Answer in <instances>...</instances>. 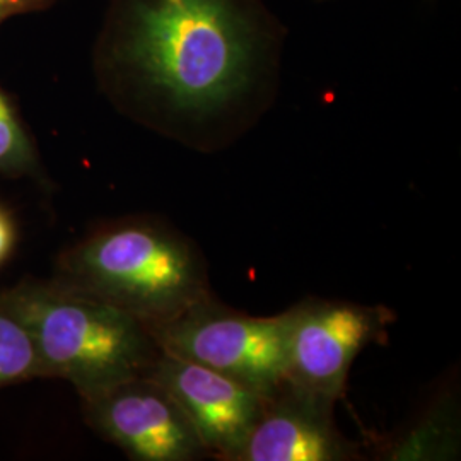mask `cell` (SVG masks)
I'll return each mask as SVG.
<instances>
[{
    "mask_svg": "<svg viewBox=\"0 0 461 461\" xmlns=\"http://www.w3.org/2000/svg\"><path fill=\"white\" fill-rule=\"evenodd\" d=\"M159 348L270 393L285 378V316L230 310L212 294L149 329Z\"/></svg>",
    "mask_w": 461,
    "mask_h": 461,
    "instance_id": "277c9868",
    "label": "cell"
},
{
    "mask_svg": "<svg viewBox=\"0 0 461 461\" xmlns=\"http://www.w3.org/2000/svg\"><path fill=\"white\" fill-rule=\"evenodd\" d=\"M460 453V424L455 398L436 402L412 428L379 447L381 460H453Z\"/></svg>",
    "mask_w": 461,
    "mask_h": 461,
    "instance_id": "9c48e42d",
    "label": "cell"
},
{
    "mask_svg": "<svg viewBox=\"0 0 461 461\" xmlns=\"http://www.w3.org/2000/svg\"><path fill=\"white\" fill-rule=\"evenodd\" d=\"M28 156V139L23 132L9 101L0 93V167L23 165Z\"/></svg>",
    "mask_w": 461,
    "mask_h": 461,
    "instance_id": "8fae6325",
    "label": "cell"
},
{
    "mask_svg": "<svg viewBox=\"0 0 461 461\" xmlns=\"http://www.w3.org/2000/svg\"><path fill=\"white\" fill-rule=\"evenodd\" d=\"M95 426L140 461H195L207 455L175 398L140 375L89 396Z\"/></svg>",
    "mask_w": 461,
    "mask_h": 461,
    "instance_id": "8992f818",
    "label": "cell"
},
{
    "mask_svg": "<svg viewBox=\"0 0 461 461\" xmlns=\"http://www.w3.org/2000/svg\"><path fill=\"white\" fill-rule=\"evenodd\" d=\"M57 0H0V21L17 14H30L49 9Z\"/></svg>",
    "mask_w": 461,
    "mask_h": 461,
    "instance_id": "7c38bea8",
    "label": "cell"
},
{
    "mask_svg": "<svg viewBox=\"0 0 461 461\" xmlns=\"http://www.w3.org/2000/svg\"><path fill=\"white\" fill-rule=\"evenodd\" d=\"M13 314L30 333L45 371L74 381L86 398L146 375L161 354L148 327L87 293H23Z\"/></svg>",
    "mask_w": 461,
    "mask_h": 461,
    "instance_id": "7a4b0ae2",
    "label": "cell"
},
{
    "mask_svg": "<svg viewBox=\"0 0 461 461\" xmlns=\"http://www.w3.org/2000/svg\"><path fill=\"white\" fill-rule=\"evenodd\" d=\"M41 361L33 340L19 320L0 313V386L40 371Z\"/></svg>",
    "mask_w": 461,
    "mask_h": 461,
    "instance_id": "30bf717a",
    "label": "cell"
},
{
    "mask_svg": "<svg viewBox=\"0 0 461 461\" xmlns=\"http://www.w3.org/2000/svg\"><path fill=\"white\" fill-rule=\"evenodd\" d=\"M0 23H2V21H0Z\"/></svg>",
    "mask_w": 461,
    "mask_h": 461,
    "instance_id": "9a60e30c",
    "label": "cell"
},
{
    "mask_svg": "<svg viewBox=\"0 0 461 461\" xmlns=\"http://www.w3.org/2000/svg\"><path fill=\"white\" fill-rule=\"evenodd\" d=\"M285 40L265 0H108L93 57L137 115L211 149L270 104Z\"/></svg>",
    "mask_w": 461,
    "mask_h": 461,
    "instance_id": "6da1fadb",
    "label": "cell"
},
{
    "mask_svg": "<svg viewBox=\"0 0 461 461\" xmlns=\"http://www.w3.org/2000/svg\"><path fill=\"white\" fill-rule=\"evenodd\" d=\"M313 2H333V0H313Z\"/></svg>",
    "mask_w": 461,
    "mask_h": 461,
    "instance_id": "5bb4252c",
    "label": "cell"
},
{
    "mask_svg": "<svg viewBox=\"0 0 461 461\" xmlns=\"http://www.w3.org/2000/svg\"><path fill=\"white\" fill-rule=\"evenodd\" d=\"M285 316V379L340 400L356 357L384 344L395 313L381 304L308 297Z\"/></svg>",
    "mask_w": 461,
    "mask_h": 461,
    "instance_id": "5b68a950",
    "label": "cell"
},
{
    "mask_svg": "<svg viewBox=\"0 0 461 461\" xmlns=\"http://www.w3.org/2000/svg\"><path fill=\"white\" fill-rule=\"evenodd\" d=\"M146 375L175 398L209 456L236 461L260 413L264 393L163 350Z\"/></svg>",
    "mask_w": 461,
    "mask_h": 461,
    "instance_id": "52a82bcc",
    "label": "cell"
},
{
    "mask_svg": "<svg viewBox=\"0 0 461 461\" xmlns=\"http://www.w3.org/2000/svg\"><path fill=\"white\" fill-rule=\"evenodd\" d=\"M335 403L330 396L282 379L264 396L236 461L361 460L359 447L337 428Z\"/></svg>",
    "mask_w": 461,
    "mask_h": 461,
    "instance_id": "ba28073f",
    "label": "cell"
},
{
    "mask_svg": "<svg viewBox=\"0 0 461 461\" xmlns=\"http://www.w3.org/2000/svg\"><path fill=\"white\" fill-rule=\"evenodd\" d=\"M74 270L84 293L158 327L212 294L207 265L176 230L127 222L103 230L77 249Z\"/></svg>",
    "mask_w": 461,
    "mask_h": 461,
    "instance_id": "3957f363",
    "label": "cell"
},
{
    "mask_svg": "<svg viewBox=\"0 0 461 461\" xmlns=\"http://www.w3.org/2000/svg\"><path fill=\"white\" fill-rule=\"evenodd\" d=\"M13 241H14L13 224L7 219V215L0 211V262H4V258L9 255Z\"/></svg>",
    "mask_w": 461,
    "mask_h": 461,
    "instance_id": "4fadbf2b",
    "label": "cell"
}]
</instances>
